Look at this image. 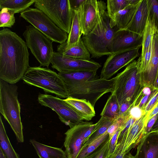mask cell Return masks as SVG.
Here are the masks:
<instances>
[{
  "label": "cell",
  "mask_w": 158,
  "mask_h": 158,
  "mask_svg": "<svg viewBox=\"0 0 158 158\" xmlns=\"http://www.w3.org/2000/svg\"><path fill=\"white\" fill-rule=\"evenodd\" d=\"M148 12L147 0H141L131 21L122 29L128 30L143 36Z\"/></svg>",
  "instance_id": "d6986e66"
},
{
  "label": "cell",
  "mask_w": 158,
  "mask_h": 158,
  "mask_svg": "<svg viewBox=\"0 0 158 158\" xmlns=\"http://www.w3.org/2000/svg\"><path fill=\"white\" fill-rule=\"evenodd\" d=\"M142 36L132 32L118 29L115 32L111 47L112 54L142 47Z\"/></svg>",
  "instance_id": "2e32d148"
},
{
  "label": "cell",
  "mask_w": 158,
  "mask_h": 158,
  "mask_svg": "<svg viewBox=\"0 0 158 158\" xmlns=\"http://www.w3.org/2000/svg\"><path fill=\"white\" fill-rule=\"evenodd\" d=\"M148 16L153 21L158 32V0H147Z\"/></svg>",
  "instance_id": "e575fe53"
},
{
  "label": "cell",
  "mask_w": 158,
  "mask_h": 158,
  "mask_svg": "<svg viewBox=\"0 0 158 158\" xmlns=\"http://www.w3.org/2000/svg\"><path fill=\"white\" fill-rule=\"evenodd\" d=\"M57 52L62 55L72 58L90 60V54L85 46L82 38L77 45L68 48L66 42L57 46Z\"/></svg>",
  "instance_id": "ffe728a7"
},
{
  "label": "cell",
  "mask_w": 158,
  "mask_h": 158,
  "mask_svg": "<svg viewBox=\"0 0 158 158\" xmlns=\"http://www.w3.org/2000/svg\"><path fill=\"white\" fill-rule=\"evenodd\" d=\"M0 149L6 158H20L15 150L6 134L4 125L0 116Z\"/></svg>",
  "instance_id": "484cf974"
},
{
  "label": "cell",
  "mask_w": 158,
  "mask_h": 158,
  "mask_svg": "<svg viewBox=\"0 0 158 158\" xmlns=\"http://www.w3.org/2000/svg\"><path fill=\"white\" fill-rule=\"evenodd\" d=\"M52 67L59 72L75 71L97 72L101 65L93 60L74 59L54 52L51 59Z\"/></svg>",
  "instance_id": "7c38bea8"
},
{
  "label": "cell",
  "mask_w": 158,
  "mask_h": 158,
  "mask_svg": "<svg viewBox=\"0 0 158 158\" xmlns=\"http://www.w3.org/2000/svg\"><path fill=\"white\" fill-rule=\"evenodd\" d=\"M109 138V134L106 131L89 143L83 146L76 158H86Z\"/></svg>",
  "instance_id": "f1b7e54d"
},
{
  "label": "cell",
  "mask_w": 158,
  "mask_h": 158,
  "mask_svg": "<svg viewBox=\"0 0 158 158\" xmlns=\"http://www.w3.org/2000/svg\"><path fill=\"white\" fill-rule=\"evenodd\" d=\"M131 106V104L127 102L122 103L119 106L118 116L121 115L128 112Z\"/></svg>",
  "instance_id": "b9f144b4"
},
{
  "label": "cell",
  "mask_w": 158,
  "mask_h": 158,
  "mask_svg": "<svg viewBox=\"0 0 158 158\" xmlns=\"http://www.w3.org/2000/svg\"><path fill=\"white\" fill-rule=\"evenodd\" d=\"M34 6L44 13L58 27L69 33L73 16L69 0H35Z\"/></svg>",
  "instance_id": "9c48e42d"
},
{
  "label": "cell",
  "mask_w": 158,
  "mask_h": 158,
  "mask_svg": "<svg viewBox=\"0 0 158 158\" xmlns=\"http://www.w3.org/2000/svg\"><path fill=\"white\" fill-rule=\"evenodd\" d=\"M158 117V113L152 117L148 121L146 128L147 134L149 133Z\"/></svg>",
  "instance_id": "7bdbcfd3"
},
{
  "label": "cell",
  "mask_w": 158,
  "mask_h": 158,
  "mask_svg": "<svg viewBox=\"0 0 158 158\" xmlns=\"http://www.w3.org/2000/svg\"><path fill=\"white\" fill-rule=\"evenodd\" d=\"M141 57L129 64L115 77L114 92L119 105L127 102L133 105L141 93L144 86L142 72L140 68Z\"/></svg>",
  "instance_id": "7a4b0ae2"
},
{
  "label": "cell",
  "mask_w": 158,
  "mask_h": 158,
  "mask_svg": "<svg viewBox=\"0 0 158 158\" xmlns=\"http://www.w3.org/2000/svg\"><path fill=\"white\" fill-rule=\"evenodd\" d=\"M85 0H69L72 10H79Z\"/></svg>",
  "instance_id": "60d3db41"
},
{
  "label": "cell",
  "mask_w": 158,
  "mask_h": 158,
  "mask_svg": "<svg viewBox=\"0 0 158 158\" xmlns=\"http://www.w3.org/2000/svg\"><path fill=\"white\" fill-rule=\"evenodd\" d=\"M114 120V118L102 116L96 123V126L94 131L88 138L84 145L88 144L105 133L113 123Z\"/></svg>",
  "instance_id": "4dcf8cb0"
},
{
  "label": "cell",
  "mask_w": 158,
  "mask_h": 158,
  "mask_svg": "<svg viewBox=\"0 0 158 158\" xmlns=\"http://www.w3.org/2000/svg\"><path fill=\"white\" fill-rule=\"evenodd\" d=\"M31 85L40 88L46 92L65 99L69 97L65 85L60 76L48 68L29 67L22 79Z\"/></svg>",
  "instance_id": "5b68a950"
},
{
  "label": "cell",
  "mask_w": 158,
  "mask_h": 158,
  "mask_svg": "<svg viewBox=\"0 0 158 158\" xmlns=\"http://www.w3.org/2000/svg\"><path fill=\"white\" fill-rule=\"evenodd\" d=\"M140 48L109 56L101 70L100 78L108 80L121 69L128 65L139 55Z\"/></svg>",
  "instance_id": "5bb4252c"
},
{
  "label": "cell",
  "mask_w": 158,
  "mask_h": 158,
  "mask_svg": "<svg viewBox=\"0 0 158 158\" xmlns=\"http://www.w3.org/2000/svg\"><path fill=\"white\" fill-rule=\"evenodd\" d=\"M121 131V130H120L116 131L110 139L109 154V158L113 155L115 151L118 139Z\"/></svg>",
  "instance_id": "f35d334b"
},
{
  "label": "cell",
  "mask_w": 158,
  "mask_h": 158,
  "mask_svg": "<svg viewBox=\"0 0 158 158\" xmlns=\"http://www.w3.org/2000/svg\"><path fill=\"white\" fill-rule=\"evenodd\" d=\"M107 11L100 16L95 26L88 35H83V42L93 58L112 54L111 47L114 34L118 29L111 27Z\"/></svg>",
  "instance_id": "277c9868"
},
{
  "label": "cell",
  "mask_w": 158,
  "mask_h": 158,
  "mask_svg": "<svg viewBox=\"0 0 158 158\" xmlns=\"http://www.w3.org/2000/svg\"><path fill=\"white\" fill-rule=\"evenodd\" d=\"M119 109V105L113 91L108 98L100 115L115 119L118 116Z\"/></svg>",
  "instance_id": "f546056e"
},
{
  "label": "cell",
  "mask_w": 158,
  "mask_h": 158,
  "mask_svg": "<svg viewBox=\"0 0 158 158\" xmlns=\"http://www.w3.org/2000/svg\"><path fill=\"white\" fill-rule=\"evenodd\" d=\"M123 158H136L135 156H133L130 152L125 154Z\"/></svg>",
  "instance_id": "c3c4849f"
},
{
  "label": "cell",
  "mask_w": 158,
  "mask_h": 158,
  "mask_svg": "<svg viewBox=\"0 0 158 158\" xmlns=\"http://www.w3.org/2000/svg\"><path fill=\"white\" fill-rule=\"evenodd\" d=\"M136 158H158V132H150L137 145Z\"/></svg>",
  "instance_id": "e0dca14e"
},
{
  "label": "cell",
  "mask_w": 158,
  "mask_h": 158,
  "mask_svg": "<svg viewBox=\"0 0 158 158\" xmlns=\"http://www.w3.org/2000/svg\"><path fill=\"white\" fill-rule=\"evenodd\" d=\"M139 0H108L107 12L110 19H112L120 11L130 4L135 3Z\"/></svg>",
  "instance_id": "1f68e13d"
},
{
  "label": "cell",
  "mask_w": 158,
  "mask_h": 158,
  "mask_svg": "<svg viewBox=\"0 0 158 158\" xmlns=\"http://www.w3.org/2000/svg\"><path fill=\"white\" fill-rule=\"evenodd\" d=\"M109 138L102 143L93 153L86 158H109Z\"/></svg>",
  "instance_id": "836d02e7"
},
{
  "label": "cell",
  "mask_w": 158,
  "mask_h": 158,
  "mask_svg": "<svg viewBox=\"0 0 158 158\" xmlns=\"http://www.w3.org/2000/svg\"><path fill=\"white\" fill-rule=\"evenodd\" d=\"M158 113V103L149 115L148 120L153 116Z\"/></svg>",
  "instance_id": "f6af8a7d"
},
{
  "label": "cell",
  "mask_w": 158,
  "mask_h": 158,
  "mask_svg": "<svg viewBox=\"0 0 158 158\" xmlns=\"http://www.w3.org/2000/svg\"><path fill=\"white\" fill-rule=\"evenodd\" d=\"M136 120L130 116L129 120L119 133L117 143H119L125 137L130 128Z\"/></svg>",
  "instance_id": "8d00e7d4"
},
{
  "label": "cell",
  "mask_w": 158,
  "mask_h": 158,
  "mask_svg": "<svg viewBox=\"0 0 158 158\" xmlns=\"http://www.w3.org/2000/svg\"><path fill=\"white\" fill-rule=\"evenodd\" d=\"M20 17L52 42L61 44L66 41L68 34L56 25L40 10L36 8L29 7L20 13Z\"/></svg>",
  "instance_id": "52a82bcc"
},
{
  "label": "cell",
  "mask_w": 158,
  "mask_h": 158,
  "mask_svg": "<svg viewBox=\"0 0 158 158\" xmlns=\"http://www.w3.org/2000/svg\"><path fill=\"white\" fill-rule=\"evenodd\" d=\"M156 32L154 23L148 15L142 36V51L140 56L141 61L143 58L146 52L151 43L154 35Z\"/></svg>",
  "instance_id": "83f0119b"
},
{
  "label": "cell",
  "mask_w": 158,
  "mask_h": 158,
  "mask_svg": "<svg viewBox=\"0 0 158 158\" xmlns=\"http://www.w3.org/2000/svg\"><path fill=\"white\" fill-rule=\"evenodd\" d=\"M115 80V77L108 80L98 78L65 85L69 97L86 100L94 107L97 102L104 94L114 91Z\"/></svg>",
  "instance_id": "8992f818"
},
{
  "label": "cell",
  "mask_w": 158,
  "mask_h": 158,
  "mask_svg": "<svg viewBox=\"0 0 158 158\" xmlns=\"http://www.w3.org/2000/svg\"><path fill=\"white\" fill-rule=\"evenodd\" d=\"M58 73L65 84L93 80L98 78L97 72L81 71L59 72Z\"/></svg>",
  "instance_id": "d4e9b609"
},
{
  "label": "cell",
  "mask_w": 158,
  "mask_h": 158,
  "mask_svg": "<svg viewBox=\"0 0 158 158\" xmlns=\"http://www.w3.org/2000/svg\"><path fill=\"white\" fill-rule=\"evenodd\" d=\"M27 48L40 64L48 67L54 52L52 41L31 25L26 27L23 33Z\"/></svg>",
  "instance_id": "ba28073f"
},
{
  "label": "cell",
  "mask_w": 158,
  "mask_h": 158,
  "mask_svg": "<svg viewBox=\"0 0 158 158\" xmlns=\"http://www.w3.org/2000/svg\"><path fill=\"white\" fill-rule=\"evenodd\" d=\"M124 155L121 151L115 150L114 153L109 158H123Z\"/></svg>",
  "instance_id": "ee69618b"
},
{
  "label": "cell",
  "mask_w": 158,
  "mask_h": 158,
  "mask_svg": "<svg viewBox=\"0 0 158 158\" xmlns=\"http://www.w3.org/2000/svg\"><path fill=\"white\" fill-rule=\"evenodd\" d=\"M129 112L130 116L136 120L140 118L143 114V111L137 106H132L129 110Z\"/></svg>",
  "instance_id": "ab89813d"
},
{
  "label": "cell",
  "mask_w": 158,
  "mask_h": 158,
  "mask_svg": "<svg viewBox=\"0 0 158 158\" xmlns=\"http://www.w3.org/2000/svg\"><path fill=\"white\" fill-rule=\"evenodd\" d=\"M158 103V89H156L150 100L146 105L143 113L153 110Z\"/></svg>",
  "instance_id": "74e56055"
},
{
  "label": "cell",
  "mask_w": 158,
  "mask_h": 158,
  "mask_svg": "<svg viewBox=\"0 0 158 158\" xmlns=\"http://www.w3.org/2000/svg\"><path fill=\"white\" fill-rule=\"evenodd\" d=\"M96 123L82 121L64 133V142L67 158H76L88 138L94 131Z\"/></svg>",
  "instance_id": "30bf717a"
},
{
  "label": "cell",
  "mask_w": 158,
  "mask_h": 158,
  "mask_svg": "<svg viewBox=\"0 0 158 158\" xmlns=\"http://www.w3.org/2000/svg\"><path fill=\"white\" fill-rule=\"evenodd\" d=\"M153 39L146 52L143 58L141 61L140 68L142 72L145 69L151 59L152 51Z\"/></svg>",
  "instance_id": "d590c367"
},
{
  "label": "cell",
  "mask_w": 158,
  "mask_h": 158,
  "mask_svg": "<svg viewBox=\"0 0 158 158\" xmlns=\"http://www.w3.org/2000/svg\"><path fill=\"white\" fill-rule=\"evenodd\" d=\"M141 1V0H139L135 3L129 4L110 19L111 27H116L118 29L125 28L131 21Z\"/></svg>",
  "instance_id": "44dd1931"
},
{
  "label": "cell",
  "mask_w": 158,
  "mask_h": 158,
  "mask_svg": "<svg viewBox=\"0 0 158 158\" xmlns=\"http://www.w3.org/2000/svg\"><path fill=\"white\" fill-rule=\"evenodd\" d=\"M83 118L87 121L91 120L95 116L94 107L89 101L69 97L64 99Z\"/></svg>",
  "instance_id": "7402d4cb"
},
{
  "label": "cell",
  "mask_w": 158,
  "mask_h": 158,
  "mask_svg": "<svg viewBox=\"0 0 158 158\" xmlns=\"http://www.w3.org/2000/svg\"><path fill=\"white\" fill-rule=\"evenodd\" d=\"M18 86L0 79V112L14 132L17 141H24L18 98Z\"/></svg>",
  "instance_id": "3957f363"
},
{
  "label": "cell",
  "mask_w": 158,
  "mask_h": 158,
  "mask_svg": "<svg viewBox=\"0 0 158 158\" xmlns=\"http://www.w3.org/2000/svg\"><path fill=\"white\" fill-rule=\"evenodd\" d=\"M152 87L156 89H158V72L156 80Z\"/></svg>",
  "instance_id": "7dc6e473"
},
{
  "label": "cell",
  "mask_w": 158,
  "mask_h": 158,
  "mask_svg": "<svg viewBox=\"0 0 158 158\" xmlns=\"http://www.w3.org/2000/svg\"><path fill=\"white\" fill-rule=\"evenodd\" d=\"M152 110L143 113L141 117L136 120L130 128L126 136L117 145L122 148L125 155L130 152L137 145L143 137L147 134L146 128L148 118Z\"/></svg>",
  "instance_id": "9a60e30c"
},
{
  "label": "cell",
  "mask_w": 158,
  "mask_h": 158,
  "mask_svg": "<svg viewBox=\"0 0 158 158\" xmlns=\"http://www.w3.org/2000/svg\"><path fill=\"white\" fill-rule=\"evenodd\" d=\"M158 72V32L154 34L152 43V57L147 67L142 72L144 87H152Z\"/></svg>",
  "instance_id": "ac0fdd59"
},
{
  "label": "cell",
  "mask_w": 158,
  "mask_h": 158,
  "mask_svg": "<svg viewBox=\"0 0 158 158\" xmlns=\"http://www.w3.org/2000/svg\"><path fill=\"white\" fill-rule=\"evenodd\" d=\"M157 130H158V117L154 124L150 132H152Z\"/></svg>",
  "instance_id": "bcb514c9"
},
{
  "label": "cell",
  "mask_w": 158,
  "mask_h": 158,
  "mask_svg": "<svg viewBox=\"0 0 158 158\" xmlns=\"http://www.w3.org/2000/svg\"><path fill=\"white\" fill-rule=\"evenodd\" d=\"M106 8L104 1L85 0L80 9V19L83 35H86L91 32Z\"/></svg>",
  "instance_id": "4fadbf2b"
},
{
  "label": "cell",
  "mask_w": 158,
  "mask_h": 158,
  "mask_svg": "<svg viewBox=\"0 0 158 158\" xmlns=\"http://www.w3.org/2000/svg\"><path fill=\"white\" fill-rule=\"evenodd\" d=\"M29 141L39 158H67L65 152L61 148L47 145L34 139Z\"/></svg>",
  "instance_id": "603a6c76"
},
{
  "label": "cell",
  "mask_w": 158,
  "mask_h": 158,
  "mask_svg": "<svg viewBox=\"0 0 158 158\" xmlns=\"http://www.w3.org/2000/svg\"><path fill=\"white\" fill-rule=\"evenodd\" d=\"M15 14L8 9L4 8L0 12V27H11L15 23Z\"/></svg>",
  "instance_id": "d6a6232c"
},
{
  "label": "cell",
  "mask_w": 158,
  "mask_h": 158,
  "mask_svg": "<svg viewBox=\"0 0 158 158\" xmlns=\"http://www.w3.org/2000/svg\"><path fill=\"white\" fill-rule=\"evenodd\" d=\"M35 0H0V9L6 8L15 14L24 11L34 3Z\"/></svg>",
  "instance_id": "4316f807"
},
{
  "label": "cell",
  "mask_w": 158,
  "mask_h": 158,
  "mask_svg": "<svg viewBox=\"0 0 158 158\" xmlns=\"http://www.w3.org/2000/svg\"><path fill=\"white\" fill-rule=\"evenodd\" d=\"M26 42L7 28L0 31V79L15 84L22 79L29 66Z\"/></svg>",
  "instance_id": "6da1fadb"
},
{
  "label": "cell",
  "mask_w": 158,
  "mask_h": 158,
  "mask_svg": "<svg viewBox=\"0 0 158 158\" xmlns=\"http://www.w3.org/2000/svg\"><path fill=\"white\" fill-rule=\"evenodd\" d=\"M73 11L71 29L66 41V47H70L77 45L82 34L80 19V9Z\"/></svg>",
  "instance_id": "cb8c5ba5"
},
{
  "label": "cell",
  "mask_w": 158,
  "mask_h": 158,
  "mask_svg": "<svg viewBox=\"0 0 158 158\" xmlns=\"http://www.w3.org/2000/svg\"><path fill=\"white\" fill-rule=\"evenodd\" d=\"M38 100L42 106L49 107L55 111L60 121L70 128L84 120L64 99L50 95L40 94Z\"/></svg>",
  "instance_id": "8fae6325"
},
{
  "label": "cell",
  "mask_w": 158,
  "mask_h": 158,
  "mask_svg": "<svg viewBox=\"0 0 158 158\" xmlns=\"http://www.w3.org/2000/svg\"><path fill=\"white\" fill-rule=\"evenodd\" d=\"M0 158H6L3 152L0 149Z\"/></svg>",
  "instance_id": "681fc988"
},
{
  "label": "cell",
  "mask_w": 158,
  "mask_h": 158,
  "mask_svg": "<svg viewBox=\"0 0 158 158\" xmlns=\"http://www.w3.org/2000/svg\"><path fill=\"white\" fill-rule=\"evenodd\" d=\"M153 132H158V130H156V131H153Z\"/></svg>",
  "instance_id": "f907efd6"
}]
</instances>
